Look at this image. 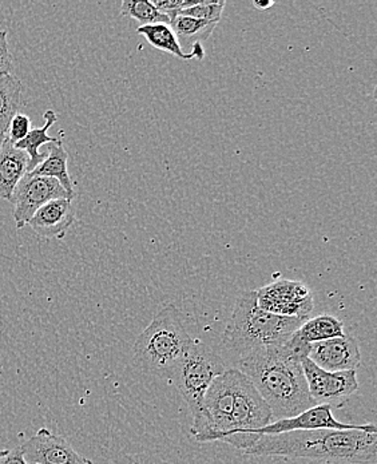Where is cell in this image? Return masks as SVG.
<instances>
[{
  "label": "cell",
  "instance_id": "cell-26",
  "mask_svg": "<svg viewBox=\"0 0 377 464\" xmlns=\"http://www.w3.org/2000/svg\"><path fill=\"white\" fill-rule=\"evenodd\" d=\"M253 7L257 8L258 11H266L275 5V2H253Z\"/></svg>",
  "mask_w": 377,
  "mask_h": 464
},
{
  "label": "cell",
  "instance_id": "cell-15",
  "mask_svg": "<svg viewBox=\"0 0 377 464\" xmlns=\"http://www.w3.org/2000/svg\"><path fill=\"white\" fill-rule=\"evenodd\" d=\"M44 120L46 123L41 128H31L30 133L24 140L14 143V148L18 150L24 151L28 156L27 173H31L36 166L41 165L47 157V151L41 153L39 149L44 145H52V143L59 142L58 138L49 136V129L56 122V114L53 110H47L44 112Z\"/></svg>",
  "mask_w": 377,
  "mask_h": 464
},
{
  "label": "cell",
  "instance_id": "cell-2",
  "mask_svg": "<svg viewBox=\"0 0 377 464\" xmlns=\"http://www.w3.org/2000/svg\"><path fill=\"white\" fill-rule=\"evenodd\" d=\"M301 357L288 345H270L240 357L237 370L272 411L273 420L292 418L316 406L309 395Z\"/></svg>",
  "mask_w": 377,
  "mask_h": 464
},
{
  "label": "cell",
  "instance_id": "cell-11",
  "mask_svg": "<svg viewBox=\"0 0 377 464\" xmlns=\"http://www.w3.org/2000/svg\"><path fill=\"white\" fill-rule=\"evenodd\" d=\"M306 357L326 372L356 371L362 362L359 344L347 334L314 343L309 347Z\"/></svg>",
  "mask_w": 377,
  "mask_h": 464
},
{
  "label": "cell",
  "instance_id": "cell-23",
  "mask_svg": "<svg viewBox=\"0 0 377 464\" xmlns=\"http://www.w3.org/2000/svg\"><path fill=\"white\" fill-rule=\"evenodd\" d=\"M31 130V120L26 114L18 112L15 117L11 120L10 126H8L7 134L5 138L10 140L11 143L19 142V140H24L27 134Z\"/></svg>",
  "mask_w": 377,
  "mask_h": 464
},
{
  "label": "cell",
  "instance_id": "cell-7",
  "mask_svg": "<svg viewBox=\"0 0 377 464\" xmlns=\"http://www.w3.org/2000/svg\"><path fill=\"white\" fill-rule=\"evenodd\" d=\"M304 376L308 385L309 395L316 406L340 407L359 388L356 371H343V372H326L311 362L308 357L301 360Z\"/></svg>",
  "mask_w": 377,
  "mask_h": 464
},
{
  "label": "cell",
  "instance_id": "cell-13",
  "mask_svg": "<svg viewBox=\"0 0 377 464\" xmlns=\"http://www.w3.org/2000/svg\"><path fill=\"white\" fill-rule=\"evenodd\" d=\"M75 222L72 199L58 198L36 210L28 221L31 229L44 238H62Z\"/></svg>",
  "mask_w": 377,
  "mask_h": 464
},
{
  "label": "cell",
  "instance_id": "cell-8",
  "mask_svg": "<svg viewBox=\"0 0 377 464\" xmlns=\"http://www.w3.org/2000/svg\"><path fill=\"white\" fill-rule=\"evenodd\" d=\"M69 198L72 197L61 187L58 181L50 177H36L26 174L16 185L10 201L14 204V219L16 227L22 229L47 202L53 199Z\"/></svg>",
  "mask_w": 377,
  "mask_h": 464
},
{
  "label": "cell",
  "instance_id": "cell-19",
  "mask_svg": "<svg viewBox=\"0 0 377 464\" xmlns=\"http://www.w3.org/2000/svg\"><path fill=\"white\" fill-rule=\"evenodd\" d=\"M140 35L145 36L146 41L163 53L177 56L182 61H190L196 58L193 53H185L179 46L176 34L171 30L170 24H153V26H140L137 28Z\"/></svg>",
  "mask_w": 377,
  "mask_h": 464
},
{
  "label": "cell",
  "instance_id": "cell-24",
  "mask_svg": "<svg viewBox=\"0 0 377 464\" xmlns=\"http://www.w3.org/2000/svg\"><path fill=\"white\" fill-rule=\"evenodd\" d=\"M13 56L8 47L7 31L0 30V77L10 75L13 72Z\"/></svg>",
  "mask_w": 377,
  "mask_h": 464
},
{
  "label": "cell",
  "instance_id": "cell-10",
  "mask_svg": "<svg viewBox=\"0 0 377 464\" xmlns=\"http://www.w3.org/2000/svg\"><path fill=\"white\" fill-rule=\"evenodd\" d=\"M19 447L28 464H92L78 454L66 439L47 429L39 430Z\"/></svg>",
  "mask_w": 377,
  "mask_h": 464
},
{
  "label": "cell",
  "instance_id": "cell-16",
  "mask_svg": "<svg viewBox=\"0 0 377 464\" xmlns=\"http://www.w3.org/2000/svg\"><path fill=\"white\" fill-rule=\"evenodd\" d=\"M67 161H69V154L64 150L62 140H59V142L49 145V151H47V157L44 159V161L41 165L36 166L28 174L36 177H50V179H56L61 184V187L67 191V194L72 198H74V184H72L69 169H67Z\"/></svg>",
  "mask_w": 377,
  "mask_h": 464
},
{
  "label": "cell",
  "instance_id": "cell-9",
  "mask_svg": "<svg viewBox=\"0 0 377 464\" xmlns=\"http://www.w3.org/2000/svg\"><path fill=\"white\" fill-rule=\"evenodd\" d=\"M309 430H367L376 431L375 424H347L334 418L332 407L326 404L312 407L292 418L278 419L250 435H278L286 432L309 431Z\"/></svg>",
  "mask_w": 377,
  "mask_h": 464
},
{
  "label": "cell",
  "instance_id": "cell-1",
  "mask_svg": "<svg viewBox=\"0 0 377 464\" xmlns=\"http://www.w3.org/2000/svg\"><path fill=\"white\" fill-rule=\"evenodd\" d=\"M244 452L252 457L377 464V431L309 430L286 434L263 435Z\"/></svg>",
  "mask_w": 377,
  "mask_h": 464
},
{
  "label": "cell",
  "instance_id": "cell-14",
  "mask_svg": "<svg viewBox=\"0 0 377 464\" xmlns=\"http://www.w3.org/2000/svg\"><path fill=\"white\" fill-rule=\"evenodd\" d=\"M28 156L5 138L0 146V197L10 201L16 185L27 174Z\"/></svg>",
  "mask_w": 377,
  "mask_h": 464
},
{
  "label": "cell",
  "instance_id": "cell-5",
  "mask_svg": "<svg viewBox=\"0 0 377 464\" xmlns=\"http://www.w3.org/2000/svg\"><path fill=\"white\" fill-rule=\"evenodd\" d=\"M227 371L224 360L207 344L194 340L173 375L174 384L187 401L193 420L201 413L205 393Z\"/></svg>",
  "mask_w": 377,
  "mask_h": 464
},
{
  "label": "cell",
  "instance_id": "cell-22",
  "mask_svg": "<svg viewBox=\"0 0 377 464\" xmlns=\"http://www.w3.org/2000/svg\"><path fill=\"white\" fill-rule=\"evenodd\" d=\"M201 0H153V5L163 14L168 16L170 22L181 13L182 10L193 7V5H198Z\"/></svg>",
  "mask_w": 377,
  "mask_h": 464
},
{
  "label": "cell",
  "instance_id": "cell-21",
  "mask_svg": "<svg viewBox=\"0 0 377 464\" xmlns=\"http://www.w3.org/2000/svg\"><path fill=\"white\" fill-rule=\"evenodd\" d=\"M225 5H227L225 0H201L198 5L182 10L179 15L219 24Z\"/></svg>",
  "mask_w": 377,
  "mask_h": 464
},
{
  "label": "cell",
  "instance_id": "cell-12",
  "mask_svg": "<svg viewBox=\"0 0 377 464\" xmlns=\"http://www.w3.org/2000/svg\"><path fill=\"white\" fill-rule=\"evenodd\" d=\"M345 336L344 323L331 314H322L305 320L285 343L301 359L308 356L309 347L314 343Z\"/></svg>",
  "mask_w": 377,
  "mask_h": 464
},
{
  "label": "cell",
  "instance_id": "cell-27",
  "mask_svg": "<svg viewBox=\"0 0 377 464\" xmlns=\"http://www.w3.org/2000/svg\"><path fill=\"white\" fill-rule=\"evenodd\" d=\"M5 136H0V146H2L3 140H5Z\"/></svg>",
  "mask_w": 377,
  "mask_h": 464
},
{
  "label": "cell",
  "instance_id": "cell-18",
  "mask_svg": "<svg viewBox=\"0 0 377 464\" xmlns=\"http://www.w3.org/2000/svg\"><path fill=\"white\" fill-rule=\"evenodd\" d=\"M22 83L13 74L0 77V136L7 134L11 120L21 109Z\"/></svg>",
  "mask_w": 377,
  "mask_h": 464
},
{
  "label": "cell",
  "instance_id": "cell-20",
  "mask_svg": "<svg viewBox=\"0 0 377 464\" xmlns=\"http://www.w3.org/2000/svg\"><path fill=\"white\" fill-rule=\"evenodd\" d=\"M121 15L140 22V26L170 24V19L160 13L149 0H123L121 5Z\"/></svg>",
  "mask_w": 377,
  "mask_h": 464
},
{
  "label": "cell",
  "instance_id": "cell-3",
  "mask_svg": "<svg viewBox=\"0 0 377 464\" xmlns=\"http://www.w3.org/2000/svg\"><path fill=\"white\" fill-rule=\"evenodd\" d=\"M305 320L263 311L256 291H245L236 300L222 345L240 357L270 345H284Z\"/></svg>",
  "mask_w": 377,
  "mask_h": 464
},
{
  "label": "cell",
  "instance_id": "cell-6",
  "mask_svg": "<svg viewBox=\"0 0 377 464\" xmlns=\"http://www.w3.org/2000/svg\"><path fill=\"white\" fill-rule=\"evenodd\" d=\"M256 294L257 305L263 311L277 316L309 319V314L314 311L311 289L301 281L281 278L258 289Z\"/></svg>",
  "mask_w": 377,
  "mask_h": 464
},
{
  "label": "cell",
  "instance_id": "cell-25",
  "mask_svg": "<svg viewBox=\"0 0 377 464\" xmlns=\"http://www.w3.org/2000/svg\"><path fill=\"white\" fill-rule=\"evenodd\" d=\"M0 464H28L22 454L21 447L0 451Z\"/></svg>",
  "mask_w": 377,
  "mask_h": 464
},
{
  "label": "cell",
  "instance_id": "cell-17",
  "mask_svg": "<svg viewBox=\"0 0 377 464\" xmlns=\"http://www.w3.org/2000/svg\"><path fill=\"white\" fill-rule=\"evenodd\" d=\"M217 26H218L217 22L199 21V19L181 15H177L170 22L171 30L176 34L182 50H184V46H199L201 42L207 41L212 36Z\"/></svg>",
  "mask_w": 377,
  "mask_h": 464
},
{
  "label": "cell",
  "instance_id": "cell-4",
  "mask_svg": "<svg viewBox=\"0 0 377 464\" xmlns=\"http://www.w3.org/2000/svg\"><path fill=\"white\" fill-rule=\"evenodd\" d=\"M194 340L174 305L162 308L134 344V362L140 370L161 378H173Z\"/></svg>",
  "mask_w": 377,
  "mask_h": 464
}]
</instances>
